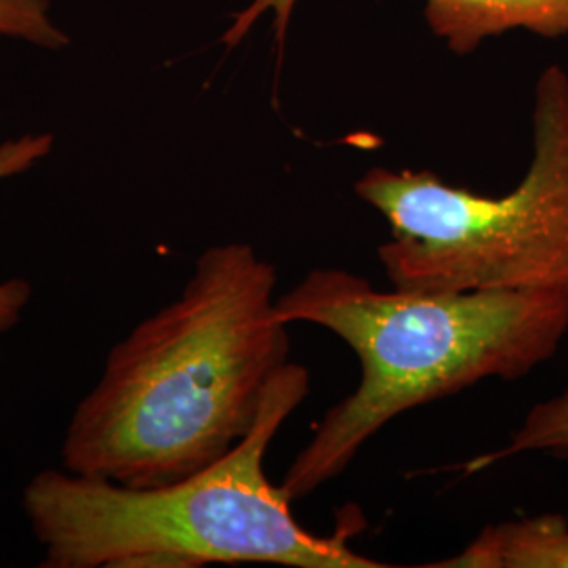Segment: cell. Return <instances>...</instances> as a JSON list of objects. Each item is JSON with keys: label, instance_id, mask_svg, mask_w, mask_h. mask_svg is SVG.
<instances>
[{"label": "cell", "instance_id": "obj_1", "mask_svg": "<svg viewBox=\"0 0 568 568\" xmlns=\"http://www.w3.org/2000/svg\"><path fill=\"white\" fill-rule=\"evenodd\" d=\"M276 284V267L253 244L203 251L180 297L110 349L63 434V467L163 487L236 447L291 354Z\"/></svg>", "mask_w": 568, "mask_h": 568}, {"label": "cell", "instance_id": "obj_2", "mask_svg": "<svg viewBox=\"0 0 568 568\" xmlns=\"http://www.w3.org/2000/svg\"><path fill=\"white\" fill-rule=\"evenodd\" d=\"M286 325L335 333L361 361V384L328 408L284 474L291 501L339 478L366 443L406 410L483 379L516 382L548 363L568 333V293L375 288L323 267L276 297Z\"/></svg>", "mask_w": 568, "mask_h": 568}, {"label": "cell", "instance_id": "obj_3", "mask_svg": "<svg viewBox=\"0 0 568 568\" xmlns=\"http://www.w3.org/2000/svg\"><path fill=\"white\" fill-rule=\"evenodd\" d=\"M307 394L310 371L288 361L243 440L211 466L163 487H124L65 467L34 474L21 508L41 544V567H384L347 548L344 528L314 535L302 527L293 501L265 476V450Z\"/></svg>", "mask_w": 568, "mask_h": 568}, {"label": "cell", "instance_id": "obj_4", "mask_svg": "<svg viewBox=\"0 0 568 568\" xmlns=\"http://www.w3.org/2000/svg\"><path fill=\"white\" fill-rule=\"evenodd\" d=\"M389 225L387 281L415 293H568V74L535 87L532 161L506 196L448 185L432 171L373 166L354 185Z\"/></svg>", "mask_w": 568, "mask_h": 568}, {"label": "cell", "instance_id": "obj_5", "mask_svg": "<svg viewBox=\"0 0 568 568\" xmlns=\"http://www.w3.org/2000/svg\"><path fill=\"white\" fill-rule=\"evenodd\" d=\"M424 18L453 53L467 55L514 30L567 37L568 0H426Z\"/></svg>", "mask_w": 568, "mask_h": 568}, {"label": "cell", "instance_id": "obj_6", "mask_svg": "<svg viewBox=\"0 0 568 568\" xmlns=\"http://www.w3.org/2000/svg\"><path fill=\"white\" fill-rule=\"evenodd\" d=\"M432 568H568V520L539 514L483 528L466 548Z\"/></svg>", "mask_w": 568, "mask_h": 568}, {"label": "cell", "instance_id": "obj_7", "mask_svg": "<svg viewBox=\"0 0 568 568\" xmlns=\"http://www.w3.org/2000/svg\"><path fill=\"white\" fill-rule=\"evenodd\" d=\"M51 133H28L0 143V182L30 171L53 150ZM32 300V286L23 278L0 281V333L20 325L21 316Z\"/></svg>", "mask_w": 568, "mask_h": 568}, {"label": "cell", "instance_id": "obj_8", "mask_svg": "<svg viewBox=\"0 0 568 568\" xmlns=\"http://www.w3.org/2000/svg\"><path fill=\"white\" fill-rule=\"evenodd\" d=\"M530 450H551V453L568 455V389L532 406L523 426L518 427L516 434L511 436L508 447L469 462L467 471H476L499 459H508Z\"/></svg>", "mask_w": 568, "mask_h": 568}, {"label": "cell", "instance_id": "obj_9", "mask_svg": "<svg viewBox=\"0 0 568 568\" xmlns=\"http://www.w3.org/2000/svg\"><path fill=\"white\" fill-rule=\"evenodd\" d=\"M0 39L23 41L51 51L70 42L53 20L49 0H0Z\"/></svg>", "mask_w": 568, "mask_h": 568}, {"label": "cell", "instance_id": "obj_10", "mask_svg": "<svg viewBox=\"0 0 568 568\" xmlns=\"http://www.w3.org/2000/svg\"><path fill=\"white\" fill-rule=\"evenodd\" d=\"M295 4H297V0H251L243 11H239L232 18V23L225 30L222 42L227 49L239 47L246 39V34L251 32V28L262 20L265 13H272L274 39L278 44V53H283L284 41H286V32H288V26H291Z\"/></svg>", "mask_w": 568, "mask_h": 568}]
</instances>
